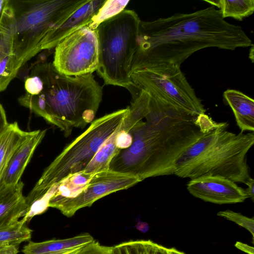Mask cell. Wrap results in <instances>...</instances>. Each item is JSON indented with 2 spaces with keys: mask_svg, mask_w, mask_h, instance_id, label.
<instances>
[{
  "mask_svg": "<svg viewBox=\"0 0 254 254\" xmlns=\"http://www.w3.org/2000/svg\"><path fill=\"white\" fill-rule=\"evenodd\" d=\"M254 45L252 44L251 46L250 50V53H249V58L252 61V63H254Z\"/></svg>",
  "mask_w": 254,
  "mask_h": 254,
  "instance_id": "obj_31",
  "label": "cell"
},
{
  "mask_svg": "<svg viewBox=\"0 0 254 254\" xmlns=\"http://www.w3.org/2000/svg\"><path fill=\"white\" fill-rule=\"evenodd\" d=\"M6 0H0V15L5 3Z\"/></svg>",
  "mask_w": 254,
  "mask_h": 254,
  "instance_id": "obj_32",
  "label": "cell"
},
{
  "mask_svg": "<svg viewBox=\"0 0 254 254\" xmlns=\"http://www.w3.org/2000/svg\"><path fill=\"white\" fill-rule=\"evenodd\" d=\"M138 230L142 232H147L149 229V225L147 223L138 220L137 224L134 226Z\"/></svg>",
  "mask_w": 254,
  "mask_h": 254,
  "instance_id": "obj_30",
  "label": "cell"
},
{
  "mask_svg": "<svg viewBox=\"0 0 254 254\" xmlns=\"http://www.w3.org/2000/svg\"><path fill=\"white\" fill-rule=\"evenodd\" d=\"M247 186L245 190L249 198L254 201V180L251 177L244 183Z\"/></svg>",
  "mask_w": 254,
  "mask_h": 254,
  "instance_id": "obj_27",
  "label": "cell"
},
{
  "mask_svg": "<svg viewBox=\"0 0 254 254\" xmlns=\"http://www.w3.org/2000/svg\"><path fill=\"white\" fill-rule=\"evenodd\" d=\"M128 112L127 107L94 120L84 132L68 144L46 168L26 197L27 208L67 176L83 171L103 142L121 126Z\"/></svg>",
  "mask_w": 254,
  "mask_h": 254,
  "instance_id": "obj_5",
  "label": "cell"
},
{
  "mask_svg": "<svg viewBox=\"0 0 254 254\" xmlns=\"http://www.w3.org/2000/svg\"><path fill=\"white\" fill-rule=\"evenodd\" d=\"M93 175L83 171L69 175L54 186L56 188L53 196L74 197L84 189Z\"/></svg>",
  "mask_w": 254,
  "mask_h": 254,
  "instance_id": "obj_21",
  "label": "cell"
},
{
  "mask_svg": "<svg viewBox=\"0 0 254 254\" xmlns=\"http://www.w3.org/2000/svg\"><path fill=\"white\" fill-rule=\"evenodd\" d=\"M235 246L238 249L248 254H254V247L249 246L247 244H244L241 242H237Z\"/></svg>",
  "mask_w": 254,
  "mask_h": 254,
  "instance_id": "obj_28",
  "label": "cell"
},
{
  "mask_svg": "<svg viewBox=\"0 0 254 254\" xmlns=\"http://www.w3.org/2000/svg\"><path fill=\"white\" fill-rule=\"evenodd\" d=\"M86 0H9L14 20L13 49L21 68L41 51L55 26Z\"/></svg>",
  "mask_w": 254,
  "mask_h": 254,
  "instance_id": "obj_7",
  "label": "cell"
},
{
  "mask_svg": "<svg viewBox=\"0 0 254 254\" xmlns=\"http://www.w3.org/2000/svg\"><path fill=\"white\" fill-rule=\"evenodd\" d=\"M224 103L230 106L241 132L254 130V100L241 91L227 89L223 93Z\"/></svg>",
  "mask_w": 254,
  "mask_h": 254,
  "instance_id": "obj_16",
  "label": "cell"
},
{
  "mask_svg": "<svg viewBox=\"0 0 254 254\" xmlns=\"http://www.w3.org/2000/svg\"><path fill=\"white\" fill-rule=\"evenodd\" d=\"M217 215L233 221L239 225L245 228L251 233L253 236V240L254 239V221L253 217L250 218L240 213L229 210L219 211L217 213Z\"/></svg>",
  "mask_w": 254,
  "mask_h": 254,
  "instance_id": "obj_24",
  "label": "cell"
},
{
  "mask_svg": "<svg viewBox=\"0 0 254 254\" xmlns=\"http://www.w3.org/2000/svg\"><path fill=\"white\" fill-rule=\"evenodd\" d=\"M46 129L30 131L26 138L17 148L4 172L0 186H12L20 181L21 177Z\"/></svg>",
  "mask_w": 254,
  "mask_h": 254,
  "instance_id": "obj_14",
  "label": "cell"
},
{
  "mask_svg": "<svg viewBox=\"0 0 254 254\" xmlns=\"http://www.w3.org/2000/svg\"><path fill=\"white\" fill-rule=\"evenodd\" d=\"M23 183L0 186V229L12 226L23 217L27 206L22 193Z\"/></svg>",
  "mask_w": 254,
  "mask_h": 254,
  "instance_id": "obj_15",
  "label": "cell"
},
{
  "mask_svg": "<svg viewBox=\"0 0 254 254\" xmlns=\"http://www.w3.org/2000/svg\"><path fill=\"white\" fill-rule=\"evenodd\" d=\"M140 180L134 175L110 169L95 173L84 189L73 197L53 196L49 207L59 210L66 217H70L81 208L90 207L95 201L110 193L127 189Z\"/></svg>",
  "mask_w": 254,
  "mask_h": 254,
  "instance_id": "obj_10",
  "label": "cell"
},
{
  "mask_svg": "<svg viewBox=\"0 0 254 254\" xmlns=\"http://www.w3.org/2000/svg\"><path fill=\"white\" fill-rule=\"evenodd\" d=\"M141 20L133 10L125 9L96 28L99 65L96 70L105 85L134 87L131 65L136 47Z\"/></svg>",
  "mask_w": 254,
  "mask_h": 254,
  "instance_id": "obj_6",
  "label": "cell"
},
{
  "mask_svg": "<svg viewBox=\"0 0 254 254\" xmlns=\"http://www.w3.org/2000/svg\"><path fill=\"white\" fill-rule=\"evenodd\" d=\"M29 133L21 130L15 122L9 124L0 136V183L12 156Z\"/></svg>",
  "mask_w": 254,
  "mask_h": 254,
  "instance_id": "obj_18",
  "label": "cell"
},
{
  "mask_svg": "<svg viewBox=\"0 0 254 254\" xmlns=\"http://www.w3.org/2000/svg\"><path fill=\"white\" fill-rule=\"evenodd\" d=\"M55 68L68 76L92 74L99 65L96 30L82 27L63 39L54 48Z\"/></svg>",
  "mask_w": 254,
  "mask_h": 254,
  "instance_id": "obj_9",
  "label": "cell"
},
{
  "mask_svg": "<svg viewBox=\"0 0 254 254\" xmlns=\"http://www.w3.org/2000/svg\"><path fill=\"white\" fill-rule=\"evenodd\" d=\"M123 123L131 143L119 150L109 169L137 177L174 175L175 164L190 146L213 129L205 114L193 115L153 93L137 89Z\"/></svg>",
  "mask_w": 254,
  "mask_h": 254,
  "instance_id": "obj_1",
  "label": "cell"
},
{
  "mask_svg": "<svg viewBox=\"0 0 254 254\" xmlns=\"http://www.w3.org/2000/svg\"><path fill=\"white\" fill-rule=\"evenodd\" d=\"M76 254H115L113 247L101 245L94 240L81 247Z\"/></svg>",
  "mask_w": 254,
  "mask_h": 254,
  "instance_id": "obj_25",
  "label": "cell"
},
{
  "mask_svg": "<svg viewBox=\"0 0 254 254\" xmlns=\"http://www.w3.org/2000/svg\"><path fill=\"white\" fill-rule=\"evenodd\" d=\"M5 110L0 103V136L6 129L8 125Z\"/></svg>",
  "mask_w": 254,
  "mask_h": 254,
  "instance_id": "obj_26",
  "label": "cell"
},
{
  "mask_svg": "<svg viewBox=\"0 0 254 254\" xmlns=\"http://www.w3.org/2000/svg\"><path fill=\"white\" fill-rule=\"evenodd\" d=\"M32 230L22 220L15 224L0 229V246L17 247L25 241H30Z\"/></svg>",
  "mask_w": 254,
  "mask_h": 254,
  "instance_id": "obj_22",
  "label": "cell"
},
{
  "mask_svg": "<svg viewBox=\"0 0 254 254\" xmlns=\"http://www.w3.org/2000/svg\"><path fill=\"white\" fill-rule=\"evenodd\" d=\"M81 248H78V249H74V250H71V251H69L65 252V253L63 254H76V253L79 251V250Z\"/></svg>",
  "mask_w": 254,
  "mask_h": 254,
  "instance_id": "obj_33",
  "label": "cell"
},
{
  "mask_svg": "<svg viewBox=\"0 0 254 254\" xmlns=\"http://www.w3.org/2000/svg\"><path fill=\"white\" fill-rule=\"evenodd\" d=\"M106 0H86L50 31L44 40L41 51L51 50L77 29L88 26Z\"/></svg>",
  "mask_w": 254,
  "mask_h": 254,
  "instance_id": "obj_13",
  "label": "cell"
},
{
  "mask_svg": "<svg viewBox=\"0 0 254 254\" xmlns=\"http://www.w3.org/2000/svg\"><path fill=\"white\" fill-rule=\"evenodd\" d=\"M18 248L14 246H0V254H17Z\"/></svg>",
  "mask_w": 254,
  "mask_h": 254,
  "instance_id": "obj_29",
  "label": "cell"
},
{
  "mask_svg": "<svg viewBox=\"0 0 254 254\" xmlns=\"http://www.w3.org/2000/svg\"><path fill=\"white\" fill-rule=\"evenodd\" d=\"M95 240L88 233H83L64 239H53L41 242L30 241L23 248L24 254H63L80 248Z\"/></svg>",
  "mask_w": 254,
  "mask_h": 254,
  "instance_id": "obj_17",
  "label": "cell"
},
{
  "mask_svg": "<svg viewBox=\"0 0 254 254\" xmlns=\"http://www.w3.org/2000/svg\"><path fill=\"white\" fill-rule=\"evenodd\" d=\"M24 87L20 105L58 127L65 137L73 128H83L93 122L103 95L92 74L66 75L44 60L33 65Z\"/></svg>",
  "mask_w": 254,
  "mask_h": 254,
  "instance_id": "obj_3",
  "label": "cell"
},
{
  "mask_svg": "<svg viewBox=\"0 0 254 254\" xmlns=\"http://www.w3.org/2000/svg\"><path fill=\"white\" fill-rule=\"evenodd\" d=\"M221 125L190 146L177 160L174 175L183 178L218 176L245 183L250 177L247 154L254 143L253 132L235 134Z\"/></svg>",
  "mask_w": 254,
  "mask_h": 254,
  "instance_id": "obj_4",
  "label": "cell"
},
{
  "mask_svg": "<svg viewBox=\"0 0 254 254\" xmlns=\"http://www.w3.org/2000/svg\"><path fill=\"white\" fill-rule=\"evenodd\" d=\"M180 65L160 64L136 70L130 77L134 87L155 94L189 113L198 116L206 110Z\"/></svg>",
  "mask_w": 254,
  "mask_h": 254,
  "instance_id": "obj_8",
  "label": "cell"
},
{
  "mask_svg": "<svg viewBox=\"0 0 254 254\" xmlns=\"http://www.w3.org/2000/svg\"><path fill=\"white\" fill-rule=\"evenodd\" d=\"M113 248L115 254H186L174 248L165 247L151 240L129 241Z\"/></svg>",
  "mask_w": 254,
  "mask_h": 254,
  "instance_id": "obj_19",
  "label": "cell"
},
{
  "mask_svg": "<svg viewBox=\"0 0 254 254\" xmlns=\"http://www.w3.org/2000/svg\"><path fill=\"white\" fill-rule=\"evenodd\" d=\"M14 20L9 0L0 15V92L5 90L20 68L13 49Z\"/></svg>",
  "mask_w": 254,
  "mask_h": 254,
  "instance_id": "obj_12",
  "label": "cell"
},
{
  "mask_svg": "<svg viewBox=\"0 0 254 254\" xmlns=\"http://www.w3.org/2000/svg\"><path fill=\"white\" fill-rule=\"evenodd\" d=\"M187 190L193 196L218 204L244 202L248 198L246 190L236 183L218 176H202L191 179Z\"/></svg>",
  "mask_w": 254,
  "mask_h": 254,
  "instance_id": "obj_11",
  "label": "cell"
},
{
  "mask_svg": "<svg viewBox=\"0 0 254 254\" xmlns=\"http://www.w3.org/2000/svg\"><path fill=\"white\" fill-rule=\"evenodd\" d=\"M252 44L240 26L225 21L213 6L151 21L141 20L131 73L160 64L181 66L204 48L234 50Z\"/></svg>",
  "mask_w": 254,
  "mask_h": 254,
  "instance_id": "obj_2",
  "label": "cell"
},
{
  "mask_svg": "<svg viewBox=\"0 0 254 254\" xmlns=\"http://www.w3.org/2000/svg\"><path fill=\"white\" fill-rule=\"evenodd\" d=\"M129 0H106L88 26L96 29L101 23L124 10Z\"/></svg>",
  "mask_w": 254,
  "mask_h": 254,
  "instance_id": "obj_23",
  "label": "cell"
},
{
  "mask_svg": "<svg viewBox=\"0 0 254 254\" xmlns=\"http://www.w3.org/2000/svg\"><path fill=\"white\" fill-rule=\"evenodd\" d=\"M212 6L219 8L223 19L232 17L242 21L253 14L254 11V0H204Z\"/></svg>",
  "mask_w": 254,
  "mask_h": 254,
  "instance_id": "obj_20",
  "label": "cell"
}]
</instances>
